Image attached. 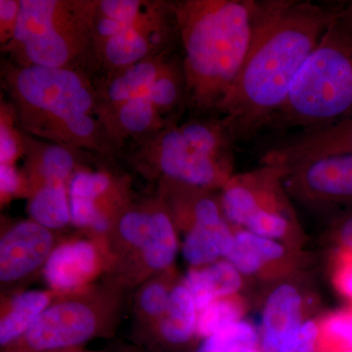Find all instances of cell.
<instances>
[{
  "mask_svg": "<svg viewBox=\"0 0 352 352\" xmlns=\"http://www.w3.org/2000/svg\"><path fill=\"white\" fill-rule=\"evenodd\" d=\"M3 76L14 115L30 136L100 154L115 145L82 69L12 64Z\"/></svg>",
  "mask_w": 352,
  "mask_h": 352,
  "instance_id": "obj_3",
  "label": "cell"
},
{
  "mask_svg": "<svg viewBox=\"0 0 352 352\" xmlns=\"http://www.w3.org/2000/svg\"><path fill=\"white\" fill-rule=\"evenodd\" d=\"M21 177L14 164H0V190L2 196H12L19 192Z\"/></svg>",
  "mask_w": 352,
  "mask_h": 352,
  "instance_id": "obj_33",
  "label": "cell"
},
{
  "mask_svg": "<svg viewBox=\"0 0 352 352\" xmlns=\"http://www.w3.org/2000/svg\"><path fill=\"white\" fill-rule=\"evenodd\" d=\"M185 286L189 289L197 310L201 311L214 300L237 293L242 285L241 273L228 261H219L201 270L190 271Z\"/></svg>",
  "mask_w": 352,
  "mask_h": 352,
  "instance_id": "obj_18",
  "label": "cell"
},
{
  "mask_svg": "<svg viewBox=\"0 0 352 352\" xmlns=\"http://www.w3.org/2000/svg\"><path fill=\"white\" fill-rule=\"evenodd\" d=\"M96 0H20L12 41L4 51L18 66L76 69L91 61Z\"/></svg>",
  "mask_w": 352,
  "mask_h": 352,
  "instance_id": "obj_5",
  "label": "cell"
},
{
  "mask_svg": "<svg viewBox=\"0 0 352 352\" xmlns=\"http://www.w3.org/2000/svg\"><path fill=\"white\" fill-rule=\"evenodd\" d=\"M302 300L292 285H281L266 300L263 317V352H280L302 325Z\"/></svg>",
  "mask_w": 352,
  "mask_h": 352,
  "instance_id": "obj_16",
  "label": "cell"
},
{
  "mask_svg": "<svg viewBox=\"0 0 352 352\" xmlns=\"http://www.w3.org/2000/svg\"><path fill=\"white\" fill-rule=\"evenodd\" d=\"M23 147L27 156L28 168L38 185L45 183H65L75 175L78 150L54 143H41L31 136L23 135Z\"/></svg>",
  "mask_w": 352,
  "mask_h": 352,
  "instance_id": "obj_17",
  "label": "cell"
},
{
  "mask_svg": "<svg viewBox=\"0 0 352 352\" xmlns=\"http://www.w3.org/2000/svg\"><path fill=\"white\" fill-rule=\"evenodd\" d=\"M50 298L43 291H28L21 294L0 322V344L8 349L22 339L32 324L50 307Z\"/></svg>",
  "mask_w": 352,
  "mask_h": 352,
  "instance_id": "obj_21",
  "label": "cell"
},
{
  "mask_svg": "<svg viewBox=\"0 0 352 352\" xmlns=\"http://www.w3.org/2000/svg\"><path fill=\"white\" fill-rule=\"evenodd\" d=\"M342 153L352 154V115L331 126L302 131L278 143L264 155L263 164L289 168L315 157Z\"/></svg>",
  "mask_w": 352,
  "mask_h": 352,
  "instance_id": "obj_13",
  "label": "cell"
},
{
  "mask_svg": "<svg viewBox=\"0 0 352 352\" xmlns=\"http://www.w3.org/2000/svg\"><path fill=\"white\" fill-rule=\"evenodd\" d=\"M32 220L48 230L60 229L71 221L69 188L65 183L36 186L29 204Z\"/></svg>",
  "mask_w": 352,
  "mask_h": 352,
  "instance_id": "obj_22",
  "label": "cell"
},
{
  "mask_svg": "<svg viewBox=\"0 0 352 352\" xmlns=\"http://www.w3.org/2000/svg\"><path fill=\"white\" fill-rule=\"evenodd\" d=\"M233 352H261L258 351L256 346H252V344H245V346H238L237 349H234Z\"/></svg>",
  "mask_w": 352,
  "mask_h": 352,
  "instance_id": "obj_36",
  "label": "cell"
},
{
  "mask_svg": "<svg viewBox=\"0 0 352 352\" xmlns=\"http://www.w3.org/2000/svg\"><path fill=\"white\" fill-rule=\"evenodd\" d=\"M140 251L148 266L164 270L175 261L177 238L170 217L163 210L151 212V221Z\"/></svg>",
  "mask_w": 352,
  "mask_h": 352,
  "instance_id": "obj_24",
  "label": "cell"
},
{
  "mask_svg": "<svg viewBox=\"0 0 352 352\" xmlns=\"http://www.w3.org/2000/svg\"><path fill=\"white\" fill-rule=\"evenodd\" d=\"M238 220L249 232L266 239L283 238L293 227L291 208L281 188V177L266 168L243 175Z\"/></svg>",
  "mask_w": 352,
  "mask_h": 352,
  "instance_id": "obj_10",
  "label": "cell"
},
{
  "mask_svg": "<svg viewBox=\"0 0 352 352\" xmlns=\"http://www.w3.org/2000/svg\"><path fill=\"white\" fill-rule=\"evenodd\" d=\"M11 116L7 115V111L2 107L1 122H0V164H14L19 157L21 150H24L20 143V134L13 127Z\"/></svg>",
  "mask_w": 352,
  "mask_h": 352,
  "instance_id": "obj_28",
  "label": "cell"
},
{
  "mask_svg": "<svg viewBox=\"0 0 352 352\" xmlns=\"http://www.w3.org/2000/svg\"><path fill=\"white\" fill-rule=\"evenodd\" d=\"M52 251L50 230L34 220L15 224L0 240V279L9 283L28 276L46 263Z\"/></svg>",
  "mask_w": 352,
  "mask_h": 352,
  "instance_id": "obj_12",
  "label": "cell"
},
{
  "mask_svg": "<svg viewBox=\"0 0 352 352\" xmlns=\"http://www.w3.org/2000/svg\"><path fill=\"white\" fill-rule=\"evenodd\" d=\"M338 8L302 0L256 1L251 47L217 111L234 142L256 135L281 110Z\"/></svg>",
  "mask_w": 352,
  "mask_h": 352,
  "instance_id": "obj_1",
  "label": "cell"
},
{
  "mask_svg": "<svg viewBox=\"0 0 352 352\" xmlns=\"http://www.w3.org/2000/svg\"><path fill=\"white\" fill-rule=\"evenodd\" d=\"M94 309L76 300L46 308L24 337L4 352H56L78 349L98 333Z\"/></svg>",
  "mask_w": 352,
  "mask_h": 352,
  "instance_id": "obj_8",
  "label": "cell"
},
{
  "mask_svg": "<svg viewBox=\"0 0 352 352\" xmlns=\"http://www.w3.org/2000/svg\"><path fill=\"white\" fill-rule=\"evenodd\" d=\"M170 52L107 74L96 89L102 119L134 97L145 94L170 61Z\"/></svg>",
  "mask_w": 352,
  "mask_h": 352,
  "instance_id": "obj_14",
  "label": "cell"
},
{
  "mask_svg": "<svg viewBox=\"0 0 352 352\" xmlns=\"http://www.w3.org/2000/svg\"><path fill=\"white\" fill-rule=\"evenodd\" d=\"M338 18L342 23L352 28V1L347 2L346 4L339 6L338 8Z\"/></svg>",
  "mask_w": 352,
  "mask_h": 352,
  "instance_id": "obj_35",
  "label": "cell"
},
{
  "mask_svg": "<svg viewBox=\"0 0 352 352\" xmlns=\"http://www.w3.org/2000/svg\"><path fill=\"white\" fill-rule=\"evenodd\" d=\"M352 115V28L336 16L267 127L320 129Z\"/></svg>",
  "mask_w": 352,
  "mask_h": 352,
  "instance_id": "obj_4",
  "label": "cell"
},
{
  "mask_svg": "<svg viewBox=\"0 0 352 352\" xmlns=\"http://www.w3.org/2000/svg\"><path fill=\"white\" fill-rule=\"evenodd\" d=\"M318 326V352H352V307L332 312Z\"/></svg>",
  "mask_w": 352,
  "mask_h": 352,
  "instance_id": "obj_25",
  "label": "cell"
},
{
  "mask_svg": "<svg viewBox=\"0 0 352 352\" xmlns=\"http://www.w3.org/2000/svg\"><path fill=\"white\" fill-rule=\"evenodd\" d=\"M170 293L163 284L154 282L146 286L140 295V307L150 316H163L170 302Z\"/></svg>",
  "mask_w": 352,
  "mask_h": 352,
  "instance_id": "obj_30",
  "label": "cell"
},
{
  "mask_svg": "<svg viewBox=\"0 0 352 352\" xmlns=\"http://www.w3.org/2000/svg\"><path fill=\"white\" fill-rule=\"evenodd\" d=\"M197 307L184 284L170 292V302L159 323L161 340L168 346L187 344L196 333Z\"/></svg>",
  "mask_w": 352,
  "mask_h": 352,
  "instance_id": "obj_19",
  "label": "cell"
},
{
  "mask_svg": "<svg viewBox=\"0 0 352 352\" xmlns=\"http://www.w3.org/2000/svg\"><path fill=\"white\" fill-rule=\"evenodd\" d=\"M283 245L247 230L234 236L233 244L226 258L241 274H254L265 264L284 256Z\"/></svg>",
  "mask_w": 352,
  "mask_h": 352,
  "instance_id": "obj_20",
  "label": "cell"
},
{
  "mask_svg": "<svg viewBox=\"0 0 352 352\" xmlns=\"http://www.w3.org/2000/svg\"><path fill=\"white\" fill-rule=\"evenodd\" d=\"M186 100L217 111L239 76L256 27V0L175 2Z\"/></svg>",
  "mask_w": 352,
  "mask_h": 352,
  "instance_id": "obj_2",
  "label": "cell"
},
{
  "mask_svg": "<svg viewBox=\"0 0 352 352\" xmlns=\"http://www.w3.org/2000/svg\"><path fill=\"white\" fill-rule=\"evenodd\" d=\"M333 282L340 295L352 302V251L340 248L336 254Z\"/></svg>",
  "mask_w": 352,
  "mask_h": 352,
  "instance_id": "obj_29",
  "label": "cell"
},
{
  "mask_svg": "<svg viewBox=\"0 0 352 352\" xmlns=\"http://www.w3.org/2000/svg\"><path fill=\"white\" fill-rule=\"evenodd\" d=\"M56 352H85V351H80V347H78V349H67V351H56Z\"/></svg>",
  "mask_w": 352,
  "mask_h": 352,
  "instance_id": "obj_37",
  "label": "cell"
},
{
  "mask_svg": "<svg viewBox=\"0 0 352 352\" xmlns=\"http://www.w3.org/2000/svg\"><path fill=\"white\" fill-rule=\"evenodd\" d=\"M152 138L147 152L173 182L208 189L223 187L233 176L235 142L220 119L175 122Z\"/></svg>",
  "mask_w": 352,
  "mask_h": 352,
  "instance_id": "obj_7",
  "label": "cell"
},
{
  "mask_svg": "<svg viewBox=\"0 0 352 352\" xmlns=\"http://www.w3.org/2000/svg\"><path fill=\"white\" fill-rule=\"evenodd\" d=\"M96 266L94 245L88 241H73L53 250L44 263V279L51 288L69 291L85 284Z\"/></svg>",
  "mask_w": 352,
  "mask_h": 352,
  "instance_id": "obj_15",
  "label": "cell"
},
{
  "mask_svg": "<svg viewBox=\"0 0 352 352\" xmlns=\"http://www.w3.org/2000/svg\"><path fill=\"white\" fill-rule=\"evenodd\" d=\"M175 38V2L96 0L91 61L108 74L170 52Z\"/></svg>",
  "mask_w": 352,
  "mask_h": 352,
  "instance_id": "obj_6",
  "label": "cell"
},
{
  "mask_svg": "<svg viewBox=\"0 0 352 352\" xmlns=\"http://www.w3.org/2000/svg\"><path fill=\"white\" fill-rule=\"evenodd\" d=\"M111 178L102 171H76L69 183V210L78 220L94 219L102 212L98 201L110 189Z\"/></svg>",
  "mask_w": 352,
  "mask_h": 352,
  "instance_id": "obj_23",
  "label": "cell"
},
{
  "mask_svg": "<svg viewBox=\"0 0 352 352\" xmlns=\"http://www.w3.org/2000/svg\"><path fill=\"white\" fill-rule=\"evenodd\" d=\"M243 314L244 307L239 298L231 296L219 298L200 311L196 333L206 339L239 322Z\"/></svg>",
  "mask_w": 352,
  "mask_h": 352,
  "instance_id": "obj_26",
  "label": "cell"
},
{
  "mask_svg": "<svg viewBox=\"0 0 352 352\" xmlns=\"http://www.w3.org/2000/svg\"><path fill=\"white\" fill-rule=\"evenodd\" d=\"M20 13V0H0V43L2 50L12 41Z\"/></svg>",
  "mask_w": 352,
  "mask_h": 352,
  "instance_id": "obj_32",
  "label": "cell"
},
{
  "mask_svg": "<svg viewBox=\"0 0 352 352\" xmlns=\"http://www.w3.org/2000/svg\"><path fill=\"white\" fill-rule=\"evenodd\" d=\"M283 180L300 200L322 208L352 210V154L326 155L286 168Z\"/></svg>",
  "mask_w": 352,
  "mask_h": 352,
  "instance_id": "obj_9",
  "label": "cell"
},
{
  "mask_svg": "<svg viewBox=\"0 0 352 352\" xmlns=\"http://www.w3.org/2000/svg\"><path fill=\"white\" fill-rule=\"evenodd\" d=\"M336 237L339 239L342 249L352 251V210L340 220Z\"/></svg>",
  "mask_w": 352,
  "mask_h": 352,
  "instance_id": "obj_34",
  "label": "cell"
},
{
  "mask_svg": "<svg viewBox=\"0 0 352 352\" xmlns=\"http://www.w3.org/2000/svg\"><path fill=\"white\" fill-rule=\"evenodd\" d=\"M182 185V210L191 220V227L183 243V256L193 266H205L226 258L234 236L221 206L214 199L198 193L199 188Z\"/></svg>",
  "mask_w": 352,
  "mask_h": 352,
  "instance_id": "obj_11",
  "label": "cell"
},
{
  "mask_svg": "<svg viewBox=\"0 0 352 352\" xmlns=\"http://www.w3.org/2000/svg\"><path fill=\"white\" fill-rule=\"evenodd\" d=\"M258 344V336L251 324L239 321L206 338L197 352H233L240 346Z\"/></svg>",
  "mask_w": 352,
  "mask_h": 352,
  "instance_id": "obj_27",
  "label": "cell"
},
{
  "mask_svg": "<svg viewBox=\"0 0 352 352\" xmlns=\"http://www.w3.org/2000/svg\"><path fill=\"white\" fill-rule=\"evenodd\" d=\"M318 326L314 321L302 324L287 340L280 352H318Z\"/></svg>",
  "mask_w": 352,
  "mask_h": 352,
  "instance_id": "obj_31",
  "label": "cell"
}]
</instances>
